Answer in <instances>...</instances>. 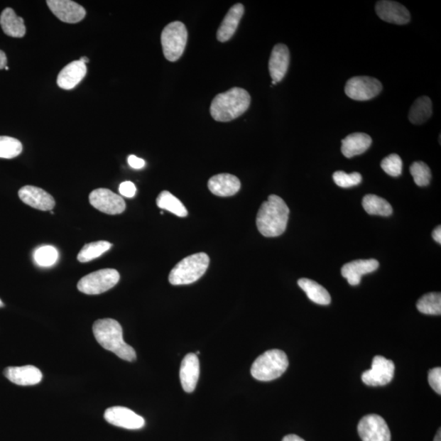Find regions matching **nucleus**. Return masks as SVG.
Listing matches in <instances>:
<instances>
[{"instance_id": "f257e3e1", "label": "nucleus", "mask_w": 441, "mask_h": 441, "mask_svg": "<svg viewBox=\"0 0 441 441\" xmlns=\"http://www.w3.org/2000/svg\"><path fill=\"white\" fill-rule=\"evenodd\" d=\"M96 340L107 351L124 359L133 362L137 359L134 348L124 342L123 329L117 320L107 318L98 320L92 326Z\"/></svg>"}, {"instance_id": "f03ea898", "label": "nucleus", "mask_w": 441, "mask_h": 441, "mask_svg": "<svg viewBox=\"0 0 441 441\" xmlns=\"http://www.w3.org/2000/svg\"><path fill=\"white\" fill-rule=\"evenodd\" d=\"M290 209L280 196L271 195L261 205L257 216V227L261 235L277 237L287 228Z\"/></svg>"}, {"instance_id": "7ed1b4c3", "label": "nucleus", "mask_w": 441, "mask_h": 441, "mask_svg": "<svg viewBox=\"0 0 441 441\" xmlns=\"http://www.w3.org/2000/svg\"><path fill=\"white\" fill-rule=\"evenodd\" d=\"M251 97L246 90L232 88L217 94L212 100L210 114L217 122H230L246 111Z\"/></svg>"}, {"instance_id": "20e7f679", "label": "nucleus", "mask_w": 441, "mask_h": 441, "mask_svg": "<svg viewBox=\"0 0 441 441\" xmlns=\"http://www.w3.org/2000/svg\"><path fill=\"white\" fill-rule=\"evenodd\" d=\"M209 265V257L205 253L188 256L174 266L168 281L173 285L192 284L205 275Z\"/></svg>"}, {"instance_id": "39448f33", "label": "nucleus", "mask_w": 441, "mask_h": 441, "mask_svg": "<svg viewBox=\"0 0 441 441\" xmlns=\"http://www.w3.org/2000/svg\"><path fill=\"white\" fill-rule=\"evenodd\" d=\"M288 367L286 354L281 350L266 352L254 362L251 374L255 379L261 382H269L280 378Z\"/></svg>"}, {"instance_id": "423d86ee", "label": "nucleus", "mask_w": 441, "mask_h": 441, "mask_svg": "<svg viewBox=\"0 0 441 441\" xmlns=\"http://www.w3.org/2000/svg\"><path fill=\"white\" fill-rule=\"evenodd\" d=\"M187 39V27L181 21H173L165 27L161 33V45L168 61L177 62L183 56Z\"/></svg>"}, {"instance_id": "0eeeda50", "label": "nucleus", "mask_w": 441, "mask_h": 441, "mask_svg": "<svg viewBox=\"0 0 441 441\" xmlns=\"http://www.w3.org/2000/svg\"><path fill=\"white\" fill-rule=\"evenodd\" d=\"M119 272L114 269H102L92 272V273L82 278L78 283L77 288L80 292L97 295L110 290L116 286L119 281Z\"/></svg>"}, {"instance_id": "6e6552de", "label": "nucleus", "mask_w": 441, "mask_h": 441, "mask_svg": "<svg viewBox=\"0 0 441 441\" xmlns=\"http://www.w3.org/2000/svg\"><path fill=\"white\" fill-rule=\"evenodd\" d=\"M383 90L381 82L369 76H356L347 82L345 92L355 101H369L377 97Z\"/></svg>"}, {"instance_id": "1a4fd4ad", "label": "nucleus", "mask_w": 441, "mask_h": 441, "mask_svg": "<svg viewBox=\"0 0 441 441\" xmlns=\"http://www.w3.org/2000/svg\"><path fill=\"white\" fill-rule=\"evenodd\" d=\"M89 202L95 209L109 215L121 214L126 209V204L121 196L106 188L96 189L92 192Z\"/></svg>"}, {"instance_id": "9d476101", "label": "nucleus", "mask_w": 441, "mask_h": 441, "mask_svg": "<svg viewBox=\"0 0 441 441\" xmlns=\"http://www.w3.org/2000/svg\"><path fill=\"white\" fill-rule=\"evenodd\" d=\"M358 433L363 441H391V439L388 424L377 415L364 416L359 423Z\"/></svg>"}, {"instance_id": "9b49d317", "label": "nucleus", "mask_w": 441, "mask_h": 441, "mask_svg": "<svg viewBox=\"0 0 441 441\" xmlns=\"http://www.w3.org/2000/svg\"><path fill=\"white\" fill-rule=\"evenodd\" d=\"M395 364L390 359L383 356H375L372 362L371 369L362 374L363 383L368 386H385L391 382L394 377Z\"/></svg>"}, {"instance_id": "f8f14e48", "label": "nucleus", "mask_w": 441, "mask_h": 441, "mask_svg": "<svg viewBox=\"0 0 441 441\" xmlns=\"http://www.w3.org/2000/svg\"><path fill=\"white\" fill-rule=\"evenodd\" d=\"M104 418L109 423L114 426L129 430H138L145 426L143 417L137 415L128 408L114 406L107 408Z\"/></svg>"}, {"instance_id": "ddd939ff", "label": "nucleus", "mask_w": 441, "mask_h": 441, "mask_svg": "<svg viewBox=\"0 0 441 441\" xmlns=\"http://www.w3.org/2000/svg\"><path fill=\"white\" fill-rule=\"evenodd\" d=\"M46 3L52 13L63 23H78L85 18V9L70 0H48Z\"/></svg>"}, {"instance_id": "4468645a", "label": "nucleus", "mask_w": 441, "mask_h": 441, "mask_svg": "<svg viewBox=\"0 0 441 441\" xmlns=\"http://www.w3.org/2000/svg\"><path fill=\"white\" fill-rule=\"evenodd\" d=\"M18 195L23 203L36 209L51 211L55 207L53 196L40 187L25 186L19 190Z\"/></svg>"}, {"instance_id": "2eb2a0df", "label": "nucleus", "mask_w": 441, "mask_h": 441, "mask_svg": "<svg viewBox=\"0 0 441 441\" xmlns=\"http://www.w3.org/2000/svg\"><path fill=\"white\" fill-rule=\"evenodd\" d=\"M376 13L386 23L405 25L410 23V13L402 4L395 1H379L376 4Z\"/></svg>"}, {"instance_id": "dca6fc26", "label": "nucleus", "mask_w": 441, "mask_h": 441, "mask_svg": "<svg viewBox=\"0 0 441 441\" xmlns=\"http://www.w3.org/2000/svg\"><path fill=\"white\" fill-rule=\"evenodd\" d=\"M200 361L195 353H189L184 357L180 368V380L183 388L187 393H192L197 385L200 378Z\"/></svg>"}, {"instance_id": "f3484780", "label": "nucleus", "mask_w": 441, "mask_h": 441, "mask_svg": "<svg viewBox=\"0 0 441 441\" xmlns=\"http://www.w3.org/2000/svg\"><path fill=\"white\" fill-rule=\"evenodd\" d=\"M290 54L286 45H276L271 54L269 60V72L272 81L279 83L284 79L290 65Z\"/></svg>"}, {"instance_id": "a211bd4d", "label": "nucleus", "mask_w": 441, "mask_h": 441, "mask_svg": "<svg viewBox=\"0 0 441 441\" xmlns=\"http://www.w3.org/2000/svg\"><path fill=\"white\" fill-rule=\"evenodd\" d=\"M379 263L375 259L356 260L342 266V275L351 285H358L364 275L372 273L379 268Z\"/></svg>"}, {"instance_id": "6ab92c4d", "label": "nucleus", "mask_w": 441, "mask_h": 441, "mask_svg": "<svg viewBox=\"0 0 441 441\" xmlns=\"http://www.w3.org/2000/svg\"><path fill=\"white\" fill-rule=\"evenodd\" d=\"M208 187L210 192L221 197L236 195L241 187V181L230 173L217 174L209 179Z\"/></svg>"}, {"instance_id": "aec40b11", "label": "nucleus", "mask_w": 441, "mask_h": 441, "mask_svg": "<svg viewBox=\"0 0 441 441\" xmlns=\"http://www.w3.org/2000/svg\"><path fill=\"white\" fill-rule=\"evenodd\" d=\"M10 382L19 386H33L40 383L43 379L40 370L34 366L8 367L4 372Z\"/></svg>"}, {"instance_id": "412c9836", "label": "nucleus", "mask_w": 441, "mask_h": 441, "mask_svg": "<svg viewBox=\"0 0 441 441\" xmlns=\"http://www.w3.org/2000/svg\"><path fill=\"white\" fill-rule=\"evenodd\" d=\"M87 74V67L83 62L74 61L65 67L58 76L57 83L60 88L70 90L75 88Z\"/></svg>"}, {"instance_id": "4be33fe9", "label": "nucleus", "mask_w": 441, "mask_h": 441, "mask_svg": "<svg viewBox=\"0 0 441 441\" xmlns=\"http://www.w3.org/2000/svg\"><path fill=\"white\" fill-rule=\"evenodd\" d=\"M244 13V8L241 4L234 5L229 10L219 30H217V40L224 43L231 39L238 28L239 21H241Z\"/></svg>"}, {"instance_id": "5701e85b", "label": "nucleus", "mask_w": 441, "mask_h": 441, "mask_svg": "<svg viewBox=\"0 0 441 441\" xmlns=\"http://www.w3.org/2000/svg\"><path fill=\"white\" fill-rule=\"evenodd\" d=\"M372 138L366 134L355 133L342 141V152L347 158L364 153L371 146Z\"/></svg>"}, {"instance_id": "b1692460", "label": "nucleus", "mask_w": 441, "mask_h": 441, "mask_svg": "<svg viewBox=\"0 0 441 441\" xmlns=\"http://www.w3.org/2000/svg\"><path fill=\"white\" fill-rule=\"evenodd\" d=\"M0 26L5 34L13 38H23L26 35L24 20L16 15L14 10L5 9L0 16Z\"/></svg>"}, {"instance_id": "393cba45", "label": "nucleus", "mask_w": 441, "mask_h": 441, "mask_svg": "<svg viewBox=\"0 0 441 441\" xmlns=\"http://www.w3.org/2000/svg\"><path fill=\"white\" fill-rule=\"evenodd\" d=\"M298 284L306 293L310 301L319 305H329L331 303L330 294L318 283L303 278L298 281Z\"/></svg>"}, {"instance_id": "a878e982", "label": "nucleus", "mask_w": 441, "mask_h": 441, "mask_svg": "<svg viewBox=\"0 0 441 441\" xmlns=\"http://www.w3.org/2000/svg\"><path fill=\"white\" fill-rule=\"evenodd\" d=\"M432 114V102L428 97L423 96L418 98L413 102L408 113V119L413 124H422L427 122Z\"/></svg>"}, {"instance_id": "bb28decb", "label": "nucleus", "mask_w": 441, "mask_h": 441, "mask_svg": "<svg viewBox=\"0 0 441 441\" xmlns=\"http://www.w3.org/2000/svg\"><path fill=\"white\" fill-rule=\"evenodd\" d=\"M362 205L370 215L390 216L393 212L391 205L386 200L375 195L364 196Z\"/></svg>"}, {"instance_id": "cd10ccee", "label": "nucleus", "mask_w": 441, "mask_h": 441, "mask_svg": "<svg viewBox=\"0 0 441 441\" xmlns=\"http://www.w3.org/2000/svg\"><path fill=\"white\" fill-rule=\"evenodd\" d=\"M156 204L160 209L170 211L178 217H187L188 212L186 207L175 196L167 190H163L156 200Z\"/></svg>"}, {"instance_id": "c85d7f7f", "label": "nucleus", "mask_w": 441, "mask_h": 441, "mask_svg": "<svg viewBox=\"0 0 441 441\" xmlns=\"http://www.w3.org/2000/svg\"><path fill=\"white\" fill-rule=\"evenodd\" d=\"M111 246L112 244L107 241L87 244L80 250L77 258L80 263H89V261L99 258L100 256L104 254Z\"/></svg>"}, {"instance_id": "c756f323", "label": "nucleus", "mask_w": 441, "mask_h": 441, "mask_svg": "<svg viewBox=\"0 0 441 441\" xmlns=\"http://www.w3.org/2000/svg\"><path fill=\"white\" fill-rule=\"evenodd\" d=\"M417 308L423 314L440 315L441 314V294L440 293L425 294L418 301Z\"/></svg>"}, {"instance_id": "7c9ffc66", "label": "nucleus", "mask_w": 441, "mask_h": 441, "mask_svg": "<svg viewBox=\"0 0 441 441\" xmlns=\"http://www.w3.org/2000/svg\"><path fill=\"white\" fill-rule=\"evenodd\" d=\"M23 150V144L19 140L7 136H0V158L13 159L18 156Z\"/></svg>"}, {"instance_id": "2f4dec72", "label": "nucleus", "mask_w": 441, "mask_h": 441, "mask_svg": "<svg viewBox=\"0 0 441 441\" xmlns=\"http://www.w3.org/2000/svg\"><path fill=\"white\" fill-rule=\"evenodd\" d=\"M410 173L418 187H427L430 182H431V170H430L427 163L422 161L413 163L410 166Z\"/></svg>"}, {"instance_id": "473e14b6", "label": "nucleus", "mask_w": 441, "mask_h": 441, "mask_svg": "<svg viewBox=\"0 0 441 441\" xmlns=\"http://www.w3.org/2000/svg\"><path fill=\"white\" fill-rule=\"evenodd\" d=\"M34 258L40 266H51L57 263L58 252L56 248L45 245L36 250Z\"/></svg>"}, {"instance_id": "72a5a7b5", "label": "nucleus", "mask_w": 441, "mask_h": 441, "mask_svg": "<svg viewBox=\"0 0 441 441\" xmlns=\"http://www.w3.org/2000/svg\"><path fill=\"white\" fill-rule=\"evenodd\" d=\"M334 183L342 188L357 186L361 184L362 177L359 173H347L343 171H337L333 174Z\"/></svg>"}, {"instance_id": "f704fd0d", "label": "nucleus", "mask_w": 441, "mask_h": 441, "mask_svg": "<svg viewBox=\"0 0 441 441\" xmlns=\"http://www.w3.org/2000/svg\"><path fill=\"white\" fill-rule=\"evenodd\" d=\"M383 171L392 177H398L402 173L403 163L401 158L396 154H391L381 163Z\"/></svg>"}, {"instance_id": "c9c22d12", "label": "nucleus", "mask_w": 441, "mask_h": 441, "mask_svg": "<svg viewBox=\"0 0 441 441\" xmlns=\"http://www.w3.org/2000/svg\"><path fill=\"white\" fill-rule=\"evenodd\" d=\"M428 382L431 388L439 395L441 394V369L434 368L430 370Z\"/></svg>"}, {"instance_id": "e433bc0d", "label": "nucleus", "mask_w": 441, "mask_h": 441, "mask_svg": "<svg viewBox=\"0 0 441 441\" xmlns=\"http://www.w3.org/2000/svg\"><path fill=\"white\" fill-rule=\"evenodd\" d=\"M119 190V193L124 196V197L133 198L136 195V192H137V188H136L134 183L127 181L121 184Z\"/></svg>"}, {"instance_id": "4c0bfd02", "label": "nucleus", "mask_w": 441, "mask_h": 441, "mask_svg": "<svg viewBox=\"0 0 441 441\" xmlns=\"http://www.w3.org/2000/svg\"><path fill=\"white\" fill-rule=\"evenodd\" d=\"M128 163L130 167L135 168V170H140V168H143L146 165L144 160L140 159V158L134 155L129 156Z\"/></svg>"}, {"instance_id": "58836bf2", "label": "nucleus", "mask_w": 441, "mask_h": 441, "mask_svg": "<svg viewBox=\"0 0 441 441\" xmlns=\"http://www.w3.org/2000/svg\"><path fill=\"white\" fill-rule=\"evenodd\" d=\"M7 57L6 54L4 53L2 50H0V70H2L7 67Z\"/></svg>"}, {"instance_id": "ea45409f", "label": "nucleus", "mask_w": 441, "mask_h": 441, "mask_svg": "<svg viewBox=\"0 0 441 441\" xmlns=\"http://www.w3.org/2000/svg\"><path fill=\"white\" fill-rule=\"evenodd\" d=\"M432 237L435 241L441 244V227L438 226L432 232Z\"/></svg>"}, {"instance_id": "a19ab883", "label": "nucleus", "mask_w": 441, "mask_h": 441, "mask_svg": "<svg viewBox=\"0 0 441 441\" xmlns=\"http://www.w3.org/2000/svg\"><path fill=\"white\" fill-rule=\"evenodd\" d=\"M282 441H305L303 438L299 437L296 435H288L282 440Z\"/></svg>"}, {"instance_id": "79ce46f5", "label": "nucleus", "mask_w": 441, "mask_h": 441, "mask_svg": "<svg viewBox=\"0 0 441 441\" xmlns=\"http://www.w3.org/2000/svg\"><path fill=\"white\" fill-rule=\"evenodd\" d=\"M434 441H441V432H440V429H439V431L437 432V435H435Z\"/></svg>"}, {"instance_id": "37998d69", "label": "nucleus", "mask_w": 441, "mask_h": 441, "mask_svg": "<svg viewBox=\"0 0 441 441\" xmlns=\"http://www.w3.org/2000/svg\"><path fill=\"white\" fill-rule=\"evenodd\" d=\"M80 61L86 65V63H88L89 62V59L87 57H82L80 58Z\"/></svg>"}, {"instance_id": "c03bdc74", "label": "nucleus", "mask_w": 441, "mask_h": 441, "mask_svg": "<svg viewBox=\"0 0 441 441\" xmlns=\"http://www.w3.org/2000/svg\"><path fill=\"white\" fill-rule=\"evenodd\" d=\"M4 307V303L1 301V299H0V307Z\"/></svg>"}, {"instance_id": "a18cd8bd", "label": "nucleus", "mask_w": 441, "mask_h": 441, "mask_svg": "<svg viewBox=\"0 0 441 441\" xmlns=\"http://www.w3.org/2000/svg\"><path fill=\"white\" fill-rule=\"evenodd\" d=\"M5 70H9V67H5Z\"/></svg>"}]
</instances>
